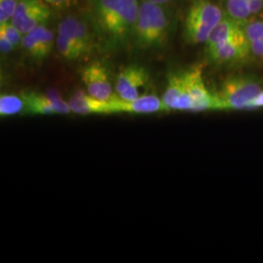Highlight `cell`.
<instances>
[{"label":"cell","instance_id":"obj_1","mask_svg":"<svg viewBox=\"0 0 263 263\" xmlns=\"http://www.w3.org/2000/svg\"><path fill=\"white\" fill-rule=\"evenodd\" d=\"M139 9L138 0H91L96 26L112 42H122L134 33Z\"/></svg>","mask_w":263,"mask_h":263},{"label":"cell","instance_id":"obj_2","mask_svg":"<svg viewBox=\"0 0 263 263\" xmlns=\"http://www.w3.org/2000/svg\"><path fill=\"white\" fill-rule=\"evenodd\" d=\"M168 29L169 19L161 4L149 0L141 2L134 29L139 46L147 49L163 45L168 35Z\"/></svg>","mask_w":263,"mask_h":263},{"label":"cell","instance_id":"obj_3","mask_svg":"<svg viewBox=\"0 0 263 263\" xmlns=\"http://www.w3.org/2000/svg\"><path fill=\"white\" fill-rule=\"evenodd\" d=\"M57 49L67 61H78L88 56L93 49V38L83 20L66 17L58 27Z\"/></svg>","mask_w":263,"mask_h":263},{"label":"cell","instance_id":"obj_4","mask_svg":"<svg viewBox=\"0 0 263 263\" xmlns=\"http://www.w3.org/2000/svg\"><path fill=\"white\" fill-rule=\"evenodd\" d=\"M223 18L222 10L211 0H193L184 23L186 40L193 44L206 43L212 31Z\"/></svg>","mask_w":263,"mask_h":263},{"label":"cell","instance_id":"obj_5","mask_svg":"<svg viewBox=\"0 0 263 263\" xmlns=\"http://www.w3.org/2000/svg\"><path fill=\"white\" fill-rule=\"evenodd\" d=\"M261 87L254 79L236 76L227 78L216 94L219 110H251Z\"/></svg>","mask_w":263,"mask_h":263},{"label":"cell","instance_id":"obj_6","mask_svg":"<svg viewBox=\"0 0 263 263\" xmlns=\"http://www.w3.org/2000/svg\"><path fill=\"white\" fill-rule=\"evenodd\" d=\"M184 84L192 104V112L219 110L216 94H212L203 79V70L200 66H193L182 72Z\"/></svg>","mask_w":263,"mask_h":263},{"label":"cell","instance_id":"obj_7","mask_svg":"<svg viewBox=\"0 0 263 263\" xmlns=\"http://www.w3.org/2000/svg\"><path fill=\"white\" fill-rule=\"evenodd\" d=\"M50 16V5L43 0H19L11 22L23 34H26L45 24Z\"/></svg>","mask_w":263,"mask_h":263},{"label":"cell","instance_id":"obj_8","mask_svg":"<svg viewBox=\"0 0 263 263\" xmlns=\"http://www.w3.org/2000/svg\"><path fill=\"white\" fill-rule=\"evenodd\" d=\"M82 81L84 83L87 93L101 101H110L115 96L109 80L108 72L99 62H95L83 68Z\"/></svg>","mask_w":263,"mask_h":263},{"label":"cell","instance_id":"obj_9","mask_svg":"<svg viewBox=\"0 0 263 263\" xmlns=\"http://www.w3.org/2000/svg\"><path fill=\"white\" fill-rule=\"evenodd\" d=\"M147 80L148 73L142 66H127L117 76L115 91L124 101H134L141 96L140 90Z\"/></svg>","mask_w":263,"mask_h":263},{"label":"cell","instance_id":"obj_10","mask_svg":"<svg viewBox=\"0 0 263 263\" xmlns=\"http://www.w3.org/2000/svg\"><path fill=\"white\" fill-rule=\"evenodd\" d=\"M113 113L126 112L134 114H148V113L169 111L163 100L156 95H143L134 101H124L118 96L110 100Z\"/></svg>","mask_w":263,"mask_h":263},{"label":"cell","instance_id":"obj_11","mask_svg":"<svg viewBox=\"0 0 263 263\" xmlns=\"http://www.w3.org/2000/svg\"><path fill=\"white\" fill-rule=\"evenodd\" d=\"M250 53V45L245 31L207 52L210 59L219 64L241 62L247 59Z\"/></svg>","mask_w":263,"mask_h":263},{"label":"cell","instance_id":"obj_12","mask_svg":"<svg viewBox=\"0 0 263 263\" xmlns=\"http://www.w3.org/2000/svg\"><path fill=\"white\" fill-rule=\"evenodd\" d=\"M169 110L191 111L192 104L188 96L182 73H171L162 98Z\"/></svg>","mask_w":263,"mask_h":263},{"label":"cell","instance_id":"obj_13","mask_svg":"<svg viewBox=\"0 0 263 263\" xmlns=\"http://www.w3.org/2000/svg\"><path fill=\"white\" fill-rule=\"evenodd\" d=\"M71 112L80 115L113 113L110 101H101L91 95L79 90L68 101Z\"/></svg>","mask_w":263,"mask_h":263},{"label":"cell","instance_id":"obj_14","mask_svg":"<svg viewBox=\"0 0 263 263\" xmlns=\"http://www.w3.org/2000/svg\"><path fill=\"white\" fill-rule=\"evenodd\" d=\"M242 32H244V30L240 28L238 21L232 18H223L208 38L205 43L206 51H211Z\"/></svg>","mask_w":263,"mask_h":263},{"label":"cell","instance_id":"obj_15","mask_svg":"<svg viewBox=\"0 0 263 263\" xmlns=\"http://www.w3.org/2000/svg\"><path fill=\"white\" fill-rule=\"evenodd\" d=\"M22 98L26 104V110L31 114L48 115L56 114L54 109V103L51 95L48 91L46 94L37 92H25Z\"/></svg>","mask_w":263,"mask_h":263},{"label":"cell","instance_id":"obj_16","mask_svg":"<svg viewBox=\"0 0 263 263\" xmlns=\"http://www.w3.org/2000/svg\"><path fill=\"white\" fill-rule=\"evenodd\" d=\"M251 53L263 60V20L250 23L245 28Z\"/></svg>","mask_w":263,"mask_h":263},{"label":"cell","instance_id":"obj_17","mask_svg":"<svg viewBox=\"0 0 263 263\" xmlns=\"http://www.w3.org/2000/svg\"><path fill=\"white\" fill-rule=\"evenodd\" d=\"M31 32L33 33L34 37L36 39V42H37L40 60H43L50 54V52L53 49L54 42H55L54 33L44 24L32 29Z\"/></svg>","mask_w":263,"mask_h":263},{"label":"cell","instance_id":"obj_18","mask_svg":"<svg viewBox=\"0 0 263 263\" xmlns=\"http://www.w3.org/2000/svg\"><path fill=\"white\" fill-rule=\"evenodd\" d=\"M26 108L24 99L15 95H1L0 97V115L11 116L21 113Z\"/></svg>","mask_w":263,"mask_h":263},{"label":"cell","instance_id":"obj_19","mask_svg":"<svg viewBox=\"0 0 263 263\" xmlns=\"http://www.w3.org/2000/svg\"><path fill=\"white\" fill-rule=\"evenodd\" d=\"M226 9L230 18L238 22L245 21L252 15L250 0H227Z\"/></svg>","mask_w":263,"mask_h":263},{"label":"cell","instance_id":"obj_20","mask_svg":"<svg viewBox=\"0 0 263 263\" xmlns=\"http://www.w3.org/2000/svg\"><path fill=\"white\" fill-rule=\"evenodd\" d=\"M0 36L8 39L16 47L22 44L24 34L19 30L12 22L0 24Z\"/></svg>","mask_w":263,"mask_h":263},{"label":"cell","instance_id":"obj_21","mask_svg":"<svg viewBox=\"0 0 263 263\" xmlns=\"http://www.w3.org/2000/svg\"><path fill=\"white\" fill-rule=\"evenodd\" d=\"M19 0H0V24L11 22Z\"/></svg>","mask_w":263,"mask_h":263},{"label":"cell","instance_id":"obj_22","mask_svg":"<svg viewBox=\"0 0 263 263\" xmlns=\"http://www.w3.org/2000/svg\"><path fill=\"white\" fill-rule=\"evenodd\" d=\"M50 6L56 7V8H67L76 4V0H43Z\"/></svg>","mask_w":263,"mask_h":263},{"label":"cell","instance_id":"obj_23","mask_svg":"<svg viewBox=\"0 0 263 263\" xmlns=\"http://www.w3.org/2000/svg\"><path fill=\"white\" fill-rule=\"evenodd\" d=\"M15 47L16 46L13 43H11L8 39L0 36V50L2 54H7L12 52Z\"/></svg>","mask_w":263,"mask_h":263},{"label":"cell","instance_id":"obj_24","mask_svg":"<svg viewBox=\"0 0 263 263\" xmlns=\"http://www.w3.org/2000/svg\"><path fill=\"white\" fill-rule=\"evenodd\" d=\"M263 9V0H250L251 14L255 15Z\"/></svg>","mask_w":263,"mask_h":263},{"label":"cell","instance_id":"obj_25","mask_svg":"<svg viewBox=\"0 0 263 263\" xmlns=\"http://www.w3.org/2000/svg\"><path fill=\"white\" fill-rule=\"evenodd\" d=\"M259 107H263V90H261V92L256 96V98L253 102V109H256Z\"/></svg>","mask_w":263,"mask_h":263},{"label":"cell","instance_id":"obj_26","mask_svg":"<svg viewBox=\"0 0 263 263\" xmlns=\"http://www.w3.org/2000/svg\"><path fill=\"white\" fill-rule=\"evenodd\" d=\"M151 2H154V3H157V4H164V3H167V2H170L171 0H149Z\"/></svg>","mask_w":263,"mask_h":263}]
</instances>
